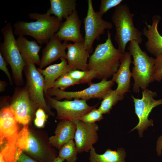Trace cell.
<instances>
[{
  "mask_svg": "<svg viewBox=\"0 0 162 162\" xmlns=\"http://www.w3.org/2000/svg\"><path fill=\"white\" fill-rule=\"evenodd\" d=\"M68 73L70 76L76 81L79 84L90 82L93 79L97 78L96 73L90 70H73Z\"/></svg>",
  "mask_w": 162,
  "mask_h": 162,
  "instance_id": "83f0119b",
  "label": "cell"
},
{
  "mask_svg": "<svg viewBox=\"0 0 162 162\" xmlns=\"http://www.w3.org/2000/svg\"><path fill=\"white\" fill-rule=\"evenodd\" d=\"M78 152L73 139L69 140L59 150L58 156L66 162H76Z\"/></svg>",
  "mask_w": 162,
  "mask_h": 162,
  "instance_id": "484cf974",
  "label": "cell"
},
{
  "mask_svg": "<svg viewBox=\"0 0 162 162\" xmlns=\"http://www.w3.org/2000/svg\"><path fill=\"white\" fill-rule=\"evenodd\" d=\"M29 133V124L24 126L19 132L15 142L17 147L23 152L27 148Z\"/></svg>",
  "mask_w": 162,
  "mask_h": 162,
  "instance_id": "f546056e",
  "label": "cell"
},
{
  "mask_svg": "<svg viewBox=\"0 0 162 162\" xmlns=\"http://www.w3.org/2000/svg\"><path fill=\"white\" fill-rule=\"evenodd\" d=\"M81 22L76 9L62 22L54 35L60 40L83 43L84 38L80 32Z\"/></svg>",
  "mask_w": 162,
  "mask_h": 162,
  "instance_id": "9a60e30c",
  "label": "cell"
},
{
  "mask_svg": "<svg viewBox=\"0 0 162 162\" xmlns=\"http://www.w3.org/2000/svg\"><path fill=\"white\" fill-rule=\"evenodd\" d=\"M78 84H79V83L73 79L67 72L60 76L54 82L52 88L64 91L67 88Z\"/></svg>",
  "mask_w": 162,
  "mask_h": 162,
  "instance_id": "f1b7e54d",
  "label": "cell"
},
{
  "mask_svg": "<svg viewBox=\"0 0 162 162\" xmlns=\"http://www.w3.org/2000/svg\"><path fill=\"white\" fill-rule=\"evenodd\" d=\"M103 118V114L96 108L85 114L79 119L88 123H94Z\"/></svg>",
  "mask_w": 162,
  "mask_h": 162,
  "instance_id": "4dcf8cb0",
  "label": "cell"
},
{
  "mask_svg": "<svg viewBox=\"0 0 162 162\" xmlns=\"http://www.w3.org/2000/svg\"><path fill=\"white\" fill-rule=\"evenodd\" d=\"M76 129V125L73 121L61 120L57 126L55 135L49 138V142L52 146L59 150L69 140L74 139Z\"/></svg>",
  "mask_w": 162,
  "mask_h": 162,
  "instance_id": "ffe728a7",
  "label": "cell"
},
{
  "mask_svg": "<svg viewBox=\"0 0 162 162\" xmlns=\"http://www.w3.org/2000/svg\"><path fill=\"white\" fill-rule=\"evenodd\" d=\"M154 75L155 80L160 82L162 79V53L155 59Z\"/></svg>",
  "mask_w": 162,
  "mask_h": 162,
  "instance_id": "836d02e7",
  "label": "cell"
},
{
  "mask_svg": "<svg viewBox=\"0 0 162 162\" xmlns=\"http://www.w3.org/2000/svg\"><path fill=\"white\" fill-rule=\"evenodd\" d=\"M162 135L159 136L157 141L156 150L158 155L160 156L162 154Z\"/></svg>",
  "mask_w": 162,
  "mask_h": 162,
  "instance_id": "8d00e7d4",
  "label": "cell"
},
{
  "mask_svg": "<svg viewBox=\"0 0 162 162\" xmlns=\"http://www.w3.org/2000/svg\"><path fill=\"white\" fill-rule=\"evenodd\" d=\"M49 116L43 109L38 108L35 113L34 121L35 126L39 128H44Z\"/></svg>",
  "mask_w": 162,
  "mask_h": 162,
  "instance_id": "d6a6232c",
  "label": "cell"
},
{
  "mask_svg": "<svg viewBox=\"0 0 162 162\" xmlns=\"http://www.w3.org/2000/svg\"><path fill=\"white\" fill-rule=\"evenodd\" d=\"M22 152L15 143H4L0 145V162H16Z\"/></svg>",
  "mask_w": 162,
  "mask_h": 162,
  "instance_id": "d4e9b609",
  "label": "cell"
},
{
  "mask_svg": "<svg viewBox=\"0 0 162 162\" xmlns=\"http://www.w3.org/2000/svg\"><path fill=\"white\" fill-rule=\"evenodd\" d=\"M17 45L22 57L26 64L39 65L40 59L39 52L41 47L37 41L28 40L24 36H19L16 39Z\"/></svg>",
  "mask_w": 162,
  "mask_h": 162,
  "instance_id": "7402d4cb",
  "label": "cell"
},
{
  "mask_svg": "<svg viewBox=\"0 0 162 162\" xmlns=\"http://www.w3.org/2000/svg\"><path fill=\"white\" fill-rule=\"evenodd\" d=\"M114 82L111 80H103L98 82L91 83L88 87L81 91L68 92L51 88L45 94L51 97H54L53 98L58 100L64 98L68 100L74 98L86 100L92 98L101 99L112 89Z\"/></svg>",
  "mask_w": 162,
  "mask_h": 162,
  "instance_id": "52a82bcc",
  "label": "cell"
},
{
  "mask_svg": "<svg viewBox=\"0 0 162 162\" xmlns=\"http://www.w3.org/2000/svg\"><path fill=\"white\" fill-rule=\"evenodd\" d=\"M62 41L54 35L46 43L42 51L39 68L43 69L59 58L66 59L65 50L68 43L66 41L63 43Z\"/></svg>",
  "mask_w": 162,
  "mask_h": 162,
  "instance_id": "e0dca14e",
  "label": "cell"
},
{
  "mask_svg": "<svg viewBox=\"0 0 162 162\" xmlns=\"http://www.w3.org/2000/svg\"><path fill=\"white\" fill-rule=\"evenodd\" d=\"M157 96L156 92L147 88L143 90L141 99L136 98L131 95L134 103L135 113L139 121L137 125L130 132L137 129L140 137H142L143 132L148 127L153 126V120L148 119L149 115L153 108L162 104V99L158 100L154 99Z\"/></svg>",
  "mask_w": 162,
  "mask_h": 162,
  "instance_id": "8fae6325",
  "label": "cell"
},
{
  "mask_svg": "<svg viewBox=\"0 0 162 162\" xmlns=\"http://www.w3.org/2000/svg\"><path fill=\"white\" fill-rule=\"evenodd\" d=\"M16 162H38L22 152L20 155Z\"/></svg>",
  "mask_w": 162,
  "mask_h": 162,
  "instance_id": "d590c367",
  "label": "cell"
},
{
  "mask_svg": "<svg viewBox=\"0 0 162 162\" xmlns=\"http://www.w3.org/2000/svg\"><path fill=\"white\" fill-rule=\"evenodd\" d=\"M14 114L8 106L0 112V145L5 143H15L18 135L19 127Z\"/></svg>",
  "mask_w": 162,
  "mask_h": 162,
  "instance_id": "5bb4252c",
  "label": "cell"
},
{
  "mask_svg": "<svg viewBox=\"0 0 162 162\" xmlns=\"http://www.w3.org/2000/svg\"><path fill=\"white\" fill-rule=\"evenodd\" d=\"M5 82L1 80L0 81V92H4L5 90V88L7 85Z\"/></svg>",
  "mask_w": 162,
  "mask_h": 162,
  "instance_id": "74e56055",
  "label": "cell"
},
{
  "mask_svg": "<svg viewBox=\"0 0 162 162\" xmlns=\"http://www.w3.org/2000/svg\"><path fill=\"white\" fill-rule=\"evenodd\" d=\"M123 54L113 46L111 33L108 30L107 38L105 41L97 45L94 51L90 56L88 70L94 71L97 78L107 80L118 70Z\"/></svg>",
  "mask_w": 162,
  "mask_h": 162,
  "instance_id": "7a4b0ae2",
  "label": "cell"
},
{
  "mask_svg": "<svg viewBox=\"0 0 162 162\" xmlns=\"http://www.w3.org/2000/svg\"><path fill=\"white\" fill-rule=\"evenodd\" d=\"M64 161V160L58 156L52 162H63Z\"/></svg>",
  "mask_w": 162,
  "mask_h": 162,
  "instance_id": "f35d334b",
  "label": "cell"
},
{
  "mask_svg": "<svg viewBox=\"0 0 162 162\" xmlns=\"http://www.w3.org/2000/svg\"><path fill=\"white\" fill-rule=\"evenodd\" d=\"M50 8L49 9L51 14H53L62 20L70 15L76 10L75 0H50Z\"/></svg>",
  "mask_w": 162,
  "mask_h": 162,
  "instance_id": "603a6c76",
  "label": "cell"
},
{
  "mask_svg": "<svg viewBox=\"0 0 162 162\" xmlns=\"http://www.w3.org/2000/svg\"><path fill=\"white\" fill-rule=\"evenodd\" d=\"M123 100L115 90L111 89L104 97L98 109L103 114L109 113L113 106Z\"/></svg>",
  "mask_w": 162,
  "mask_h": 162,
  "instance_id": "4316f807",
  "label": "cell"
},
{
  "mask_svg": "<svg viewBox=\"0 0 162 162\" xmlns=\"http://www.w3.org/2000/svg\"><path fill=\"white\" fill-rule=\"evenodd\" d=\"M9 100L8 106L13 111L17 122L24 126L29 124L38 108L31 99L26 86L16 88Z\"/></svg>",
  "mask_w": 162,
  "mask_h": 162,
  "instance_id": "8992f818",
  "label": "cell"
},
{
  "mask_svg": "<svg viewBox=\"0 0 162 162\" xmlns=\"http://www.w3.org/2000/svg\"><path fill=\"white\" fill-rule=\"evenodd\" d=\"M29 136L27 148L23 152L40 162H52L58 156L46 136L42 131L29 125Z\"/></svg>",
  "mask_w": 162,
  "mask_h": 162,
  "instance_id": "30bf717a",
  "label": "cell"
},
{
  "mask_svg": "<svg viewBox=\"0 0 162 162\" xmlns=\"http://www.w3.org/2000/svg\"><path fill=\"white\" fill-rule=\"evenodd\" d=\"M0 69L4 72L9 80L10 84L12 85L13 82L10 74L7 68V63L0 52Z\"/></svg>",
  "mask_w": 162,
  "mask_h": 162,
  "instance_id": "e575fe53",
  "label": "cell"
},
{
  "mask_svg": "<svg viewBox=\"0 0 162 162\" xmlns=\"http://www.w3.org/2000/svg\"><path fill=\"white\" fill-rule=\"evenodd\" d=\"M44 96L48 105L56 110V118L61 120H79L97 106H90L87 104L86 100L82 99H74L73 100L61 101L46 94Z\"/></svg>",
  "mask_w": 162,
  "mask_h": 162,
  "instance_id": "ba28073f",
  "label": "cell"
},
{
  "mask_svg": "<svg viewBox=\"0 0 162 162\" xmlns=\"http://www.w3.org/2000/svg\"><path fill=\"white\" fill-rule=\"evenodd\" d=\"M23 71L26 79V86L31 99L37 107L43 109L49 116L54 114L46 101L44 92L43 76L33 63L26 64Z\"/></svg>",
  "mask_w": 162,
  "mask_h": 162,
  "instance_id": "9c48e42d",
  "label": "cell"
},
{
  "mask_svg": "<svg viewBox=\"0 0 162 162\" xmlns=\"http://www.w3.org/2000/svg\"><path fill=\"white\" fill-rule=\"evenodd\" d=\"M131 56L129 52H125L123 54L120 60L119 68L111 79L117 84V87L115 90L123 99L124 98V94L129 91L130 87L132 75L130 67L131 64L132 63Z\"/></svg>",
  "mask_w": 162,
  "mask_h": 162,
  "instance_id": "2e32d148",
  "label": "cell"
},
{
  "mask_svg": "<svg viewBox=\"0 0 162 162\" xmlns=\"http://www.w3.org/2000/svg\"><path fill=\"white\" fill-rule=\"evenodd\" d=\"M87 15L84 20L85 35L84 44L89 52L94 40L104 33L106 29H111L112 23L103 20L98 12L95 11L91 0H88Z\"/></svg>",
  "mask_w": 162,
  "mask_h": 162,
  "instance_id": "7c38bea8",
  "label": "cell"
},
{
  "mask_svg": "<svg viewBox=\"0 0 162 162\" xmlns=\"http://www.w3.org/2000/svg\"><path fill=\"white\" fill-rule=\"evenodd\" d=\"M1 31L4 41L0 44V52L11 68L15 84L22 87L24 84L22 71L26 64L18 48L11 23H7Z\"/></svg>",
  "mask_w": 162,
  "mask_h": 162,
  "instance_id": "5b68a950",
  "label": "cell"
},
{
  "mask_svg": "<svg viewBox=\"0 0 162 162\" xmlns=\"http://www.w3.org/2000/svg\"><path fill=\"white\" fill-rule=\"evenodd\" d=\"M60 60L59 63L50 65L45 69L37 68L44 77V93L52 88L54 82L62 74L73 70L66 58H62Z\"/></svg>",
  "mask_w": 162,
  "mask_h": 162,
  "instance_id": "44dd1931",
  "label": "cell"
},
{
  "mask_svg": "<svg viewBox=\"0 0 162 162\" xmlns=\"http://www.w3.org/2000/svg\"><path fill=\"white\" fill-rule=\"evenodd\" d=\"M66 59L73 70H88L89 52L85 48L84 43L68 44Z\"/></svg>",
  "mask_w": 162,
  "mask_h": 162,
  "instance_id": "d6986e66",
  "label": "cell"
},
{
  "mask_svg": "<svg viewBox=\"0 0 162 162\" xmlns=\"http://www.w3.org/2000/svg\"><path fill=\"white\" fill-rule=\"evenodd\" d=\"M160 20V17L159 16H153L152 24H149L146 21V26L142 32V34L148 39L145 44L147 50L156 57L162 53V36L158 29Z\"/></svg>",
  "mask_w": 162,
  "mask_h": 162,
  "instance_id": "ac0fdd59",
  "label": "cell"
},
{
  "mask_svg": "<svg viewBox=\"0 0 162 162\" xmlns=\"http://www.w3.org/2000/svg\"><path fill=\"white\" fill-rule=\"evenodd\" d=\"M122 0H101L99 11L98 12L101 16L109 10L121 4Z\"/></svg>",
  "mask_w": 162,
  "mask_h": 162,
  "instance_id": "1f68e13d",
  "label": "cell"
},
{
  "mask_svg": "<svg viewBox=\"0 0 162 162\" xmlns=\"http://www.w3.org/2000/svg\"><path fill=\"white\" fill-rule=\"evenodd\" d=\"M128 49L133 58L134 64L131 72L134 80L133 90L135 93L139 92L140 89L147 88L154 80L155 59L149 56L142 51L139 44L135 41L129 42Z\"/></svg>",
  "mask_w": 162,
  "mask_h": 162,
  "instance_id": "3957f363",
  "label": "cell"
},
{
  "mask_svg": "<svg viewBox=\"0 0 162 162\" xmlns=\"http://www.w3.org/2000/svg\"><path fill=\"white\" fill-rule=\"evenodd\" d=\"M51 15L48 10L43 14L29 13V18L36 20L30 22H17L14 25V34L18 36H31L40 44H46L58 31L62 23V20Z\"/></svg>",
  "mask_w": 162,
  "mask_h": 162,
  "instance_id": "6da1fadb",
  "label": "cell"
},
{
  "mask_svg": "<svg viewBox=\"0 0 162 162\" xmlns=\"http://www.w3.org/2000/svg\"><path fill=\"white\" fill-rule=\"evenodd\" d=\"M89 154L90 162H125L126 153L121 148L115 151L108 148L103 154H99L93 147L89 151Z\"/></svg>",
  "mask_w": 162,
  "mask_h": 162,
  "instance_id": "cb8c5ba5",
  "label": "cell"
},
{
  "mask_svg": "<svg viewBox=\"0 0 162 162\" xmlns=\"http://www.w3.org/2000/svg\"><path fill=\"white\" fill-rule=\"evenodd\" d=\"M76 129L74 139L78 153L88 152L98 140V125L95 123H88L79 120L73 121Z\"/></svg>",
  "mask_w": 162,
  "mask_h": 162,
  "instance_id": "4fadbf2b",
  "label": "cell"
},
{
  "mask_svg": "<svg viewBox=\"0 0 162 162\" xmlns=\"http://www.w3.org/2000/svg\"><path fill=\"white\" fill-rule=\"evenodd\" d=\"M133 15L127 4H121L116 7L112 16L116 30L114 39L123 54L129 42L134 40L140 45L142 41V33L134 26Z\"/></svg>",
  "mask_w": 162,
  "mask_h": 162,
  "instance_id": "277c9868",
  "label": "cell"
}]
</instances>
